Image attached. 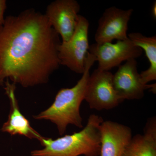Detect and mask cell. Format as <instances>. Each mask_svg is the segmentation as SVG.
Returning a JSON list of instances; mask_svg holds the SVG:
<instances>
[{
    "label": "cell",
    "instance_id": "5bb4252c",
    "mask_svg": "<svg viewBox=\"0 0 156 156\" xmlns=\"http://www.w3.org/2000/svg\"><path fill=\"white\" fill-rule=\"evenodd\" d=\"M7 9V2L5 0H0V26L5 21V13Z\"/></svg>",
    "mask_w": 156,
    "mask_h": 156
},
{
    "label": "cell",
    "instance_id": "7c38bea8",
    "mask_svg": "<svg viewBox=\"0 0 156 156\" xmlns=\"http://www.w3.org/2000/svg\"><path fill=\"white\" fill-rule=\"evenodd\" d=\"M122 156H156V119L150 118L144 134L132 136Z\"/></svg>",
    "mask_w": 156,
    "mask_h": 156
},
{
    "label": "cell",
    "instance_id": "9a60e30c",
    "mask_svg": "<svg viewBox=\"0 0 156 156\" xmlns=\"http://www.w3.org/2000/svg\"><path fill=\"white\" fill-rule=\"evenodd\" d=\"M152 14L154 18H156V2H155L154 3L153 6L152 7Z\"/></svg>",
    "mask_w": 156,
    "mask_h": 156
},
{
    "label": "cell",
    "instance_id": "4fadbf2b",
    "mask_svg": "<svg viewBox=\"0 0 156 156\" xmlns=\"http://www.w3.org/2000/svg\"><path fill=\"white\" fill-rule=\"evenodd\" d=\"M128 38L145 52L150 62L149 68L140 73L143 83L147 84L156 80V37H147L140 33L128 34Z\"/></svg>",
    "mask_w": 156,
    "mask_h": 156
},
{
    "label": "cell",
    "instance_id": "ba28073f",
    "mask_svg": "<svg viewBox=\"0 0 156 156\" xmlns=\"http://www.w3.org/2000/svg\"><path fill=\"white\" fill-rule=\"evenodd\" d=\"M133 9L123 10L117 7L105 9L98 20L95 35L96 44L112 43L115 40L124 41L128 38V24Z\"/></svg>",
    "mask_w": 156,
    "mask_h": 156
},
{
    "label": "cell",
    "instance_id": "9c48e42d",
    "mask_svg": "<svg viewBox=\"0 0 156 156\" xmlns=\"http://www.w3.org/2000/svg\"><path fill=\"white\" fill-rule=\"evenodd\" d=\"M80 10L76 0H56L47 7L45 16L53 29L66 42L74 32Z\"/></svg>",
    "mask_w": 156,
    "mask_h": 156
},
{
    "label": "cell",
    "instance_id": "30bf717a",
    "mask_svg": "<svg viewBox=\"0 0 156 156\" xmlns=\"http://www.w3.org/2000/svg\"><path fill=\"white\" fill-rule=\"evenodd\" d=\"M100 156H122L132 137L131 128L112 121L100 126Z\"/></svg>",
    "mask_w": 156,
    "mask_h": 156
},
{
    "label": "cell",
    "instance_id": "7a4b0ae2",
    "mask_svg": "<svg viewBox=\"0 0 156 156\" xmlns=\"http://www.w3.org/2000/svg\"><path fill=\"white\" fill-rule=\"evenodd\" d=\"M95 61V56L89 52L85 61L84 72L75 86L71 88L60 89L52 105L39 114L34 116V119L52 122L56 125L60 135L65 133L69 125L83 128L80 107L84 100L90 70Z\"/></svg>",
    "mask_w": 156,
    "mask_h": 156
},
{
    "label": "cell",
    "instance_id": "277c9868",
    "mask_svg": "<svg viewBox=\"0 0 156 156\" xmlns=\"http://www.w3.org/2000/svg\"><path fill=\"white\" fill-rule=\"evenodd\" d=\"M89 23L84 16L79 15L77 24L72 36L66 42H61L58 48L60 65L72 71L83 74L89 48Z\"/></svg>",
    "mask_w": 156,
    "mask_h": 156
},
{
    "label": "cell",
    "instance_id": "52a82bcc",
    "mask_svg": "<svg viewBox=\"0 0 156 156\" xmlns=\"http://www.w3.org/2000/svg\"><path fill=\"white\" fill-rule=\"evenodd\" d=\"M113 84L117 95L123 101L142 99L147 89L156 92V84L143 83L136 59H129L119 66L116 72L113 75Z\"/></svg>",
    "mask_w": 156,
    "mask_h": 156
},
{
    "label": "cell",
    "instance_id": "5b68a950",
    "mask_svg": "<svg viewBox=\"0 0 156 156\" xmlns=\"http://www.w3.org/2000/svg\"><path fill=\"white\" fill-rule=\"evenodd\" d=\"M113 75L110 71L97 69L90 75L84 100L89 107L97 111L115 108L123 101L115 91Z\"/></svg>",
    "mask_w": 156,
    "mask_h": 156
},
{
    "label": "cell",
    "instance_id": "8992f818",
    "mask_svg": "<svg viewBox=\"0 0 156 156\" xmlns=\"http://www.w3.org/2000/svg\"><path fill=\"white\" fill-rule=\"evenodd\" d=\"M89 52L96 58L98 69L109 71L119 66L123 62L138 58L142 55L143 50L128 38L115 44H93L89 46Z\"/></svg>",
    "mask_w": 156,
    "mask_h": 156
},
{
    "label": "cell",
    "instance_id": "8fae6325",
    "mask_svg": "<svg viewBox=\"0 0 156 156\" xmlns=\"http://www.w3.org/2000/svg\"><path fill=\"white\" fill-rule=\"evenodd\" d=\"M4 85L6 95L10 100L11 109L8 120L3 124L1 131L11 135H21L40 141L43 136L31 126L28 120L20 111L15 96L16 84L7 80Z\"/></svg>",
    "mask_w": 156,
    "mask_h": 156
},
{
    "label": "cell",
    "instance_id": "6da1fadb",
    "mask_svg": "<svg viewBox=\"0 0 156 156\" xmlns=\"http://www.w3.org/2000/svg\"><path fill=\"white\" fill-rule=\"evenodd\" d=\"M59 36L45 14L29 9L0 26V86L7 80L24 87L46 83L60 66Z\"/></svg>",
    "mask_w": 156,
    "mask_h": 156
},
{
    "label": "cell",
    "instance_id": "3957f363",
    "mask_svg": "<svg viewBox=\"0 0 156 156\" xmlns=\"http://www.w3.org/2000/svg\"><path fill=\"white\" fill-rule=\"evenodd\" d=\"M104 121L96 115L89 116L81 131L56 139L43 136L44 148L31 152L32 156H98L100 152V126Z\"/></svg>",
    "mask_w": 156,
    "mask_h": 156
}]
</instances>
